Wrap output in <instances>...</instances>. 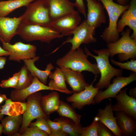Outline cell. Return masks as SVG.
<instances>
[{"label": "cell", "mask_w": 136, "mask_h": 136, "mask_svg": "<svg viewBox=\"0 0 136 136\" xmlns=\"http://www.w3.org/2000/svg\"><path fill=\"white\" fill-rule=\"evenodd\" d=\"M59 122L62 130L71 136H80L83 127L80 124L75 123L71 119L65 117L55 119Z\"/></svg>", "instance_id": "83f0119b"}, {"label": "cell", "mask_w": 136, "mask_h": 136, "mask_svg": "<svg viewBox=\"0 0 136 136\" xmlns=\"http://www.w3.org/2000/svg\"><path fill=\"white\" fill-rule=\"evenodd\" d=\"M87 13L86 20L87 23L95 29L100 26L106 21L103 4L96 0H86Z\"/></svg>", "instance_id": "4fadbf2b"}, {"label": "cell", "mask_w": 136, "mask_h": 136, "mask_svg": "<svg viewBox=\"0 0 136 136\" xmlns=\"http://www.w3.org/2000/svg\"><path fill=\"white\" fill-rule=\"evenodd\" d=\"M3 127L2 124H0V135L3 132Z\"/></svg>", "instance_id": "ee69618b"}, {"label": "cell", "mask_w": 136, "mask_h": 136, "mask_svg": "<svg viewBox=\"0 0 136 136\" xmlns=\"http://www.w3.org/2000/svg\"><path fill=\"white\" fill-rule=\"evenodd\" d=\"M127 26L133 31L130 36L131 38L136 40V18L126 10L122 13L121 18L117 22V29L118 32L119 33L122 32L125 27Z\"/></svg>", "instance_id": "4316f807"}, {"label": "cell", "mask_w": 136, "mask_h": 136, "mask_svg": "<svg viewBox=\"0 0 136 136\" xmlns=\"http://www.w3.org/2000/svg\"></svg>", "instance_id": "bcb514c9"}, {"label": "cell", "mask_w": 136, "mask_h": 136, "mask_svg": "<svg viewBox=\"0 0 136 136\" xmlns=\"http://www.w3.org/2000/svg\"><path fill=\"white\" fill-rule=\"evenodd\" d=\"M1 109L2 106H0V121L3 118L4 116L3 115H2L1 114Z\"/></svg>", "instance_id": "f6af8a7d"}, {"label": "cell", "mask_w": 136, "mask_h": 136, "mask_svg": "<svg viewBox=\"0 0 136 136\" xmlns=\"http://www.w3.org/2000/svg\"><path fill=\"white\" fill-rule=\"evenodd\" d=\"M26 7L25 11L21 15L22 21L49 27L52 20L47 0H36Z\"/></svg>", "instance_id": "8992f818"}, {"label": "cell", "mask_w": 136, "mask_h": 136, "mask_svg": "<svg viewBox=\"0 0 136 136\" xmlns=\"http://www.w3.org/2000/svg\"><path fill=\"white\" fill-rule=\"evenodd\" d=\"M52 21L75 10L74 3L69 0H47Z\"/></svg>", "instance_id": "ac0fdd59"}, {"label": "cell", "mask_w": 136, "mask_h": 136, "mask_svg": "<svg viewBox=\"0 0 136 136\" xmlns=\"http://www.w3.org/2000/svg\"><path fill=\"white\" fill-rule=\"evenodd\" d=\"M9 56V54L8 52L0 46V56Z\"/></svg>", "instance_id": "60d3db41"}, {"label": "cell", "mask_w": 136, "mask_h": 136, "mask_svg": "<svg viewBox=\"0 0 136 136\" xmlns=\"http://www.w3.org/2000/svg\"><path fill=\"white\" fill-rule=\"evenodd\" d=\"M41 93L38 92L28 96L26 108L23 114V121L21 126L22 131L28 127L32 121L40 117H44L47 119L48 116L44 112L42 108L41 99Z\"/></svg>", "instance_id": "ba28073f"}, {"label": "cell", "mask_w": 136, "mask_h": 136, "mask_svg": "<svg viewBox=\"0 0 136 136\" xmlns=\"http://www.w3.org/2000/svg\"><path fill=\"white\" fill-rule=\"evenodd\" d=\"M22 20L21 15L18 17H0V40L10 43L16 35L18 27Z\"/></svg>", "instance_id": "9a60e30c"}, {"label": "cell", "mask_w": 136, "mask_h": 136, "mask_svg": "<svg viewBox=\"0 0 136 136\" xmlns=\"http://www.w3.org/2000/svg\"><path fill=\"white\" fill-rule=\"evenodd\" d=\"M16 35L27 41H39L48 43L55 39L63 37L60 32L51 27L22 21L18 27Z\"/></svg>", "instance_id": "3957f363"}, {"label": "cell", "mask_w": 136, "mask_h": 136, "mask_svg": "<svg viewBox=\"0 0 136 136\" xmlns=\"http://www.w3.org/2000/svg\"><path fill=\"white\" fill-rule=\"evenodd\" d=\"M3 127V133L6 134H15L22 126L23 116H8L1 120Z\"/></svg>", "instance_id": "d4e9b609"}, {"label": "cell", "mask_w": 136, "mask_h": 136, "mask_svg": "<svg viewBox=\"0 0 136 136\" xmlns=\"http://www.w3.org/2000/svg\"><path fill=\"white\" fill-rule=\"evenodd\" d=\"M130 96L136 99V87L130 89L129 92Z\"/></svg>", "instance_id": "ab89813d"}, {"label": "cell", "mask_w": 136, "mask_h": 136, "mask_svg": "<svg viewBox=\"0 0 136 136\" xmlns=\"http://www.w3.org/2000/svg\"><path fill=\"white\" fill-rule=\"evenodd\" d=\"M84 51L87 55L95 59L100 74V79L95 87L99 89L107 88L110 84L111 81L113 77L122 76V69L115 68L110 64L109 60L110 53L108 48L92 50L97 55L92 54L85 46Z\"/></svg>", "instance_id": "6da1fadb"}, {"label": "cell", "mask_w": 136, "mask_h": 136, "mask_svg": "<svg viewBox=\"0 0 136 136\" xmlns=\"http://www.w3.org/2000/svg\"><path fill=\"white\" fill-rule=\"evenodd\" d=\"M49 90H54L41 82L37 77H34L31 84L27 87L21 90L15 89L11 92V99L13 101H22L30 95L39 91Z\"/></svg>", "instance_id": "2e32d148"}, {"label": "cell", "mask_w": 136, "mask_h": 136, "mask_svg": "<svg viewBox=\"0 0 136 136\" xmlns=\"http://www.w3.org/2000/svg\"><path fill=\"white\" fill-rule=\"evenodd\" d=\"M115 117L118 126L122 132V135H136V119L120 111L116 112Z\"/></svg>", "instance_id": "ffe728a7"}, {"label": "cell", "mask_w": 136, "mask_h": 136, "mask_svg": "<svg viewBox=\"0 0 136 136\" xmlns=\"http://www.w3.org/2000/svg\"><path fill=\"white\" fill-rule=\"evenodd\" d=\"M128 0H116L118 4L121 5H125Z\"/></svg>", "instance_id": "7bdbcfd3"}, {"label": "cell", "mask_w": 136, "mask_h": 136, "mask_svg": "<svg viewBox=\"0 0 136 136\" xmlns=\"http://www.w3.org/2000/svg\"><path fill=\"white\" fill-rule=\"evenodd\" d=\"M51 80L48 86L54 90L59 91L66 94H71L73 93L67 88L65 83L64 75L60 67L56 68L53 72H52L48 77Z\"/></svg>", "instance_id": "7402d4cb"}, {"label": "cell", "mask_w": 136, "mask_h": 136, "mask_svg": "<svg viewBox=\"0 0 136 136\" xmlns=\"http://www.w3.org/2000/svg\"><path fill=\"white\" fill-rule=\"evenodd\" d=\"M61 69L65 81L72 88L73 93L81 92L90 84L86 82L84 75L81 72L69 68Z\"/></svg>", "instance_id": "d6986e66"}, {"label": "cell", "mask_w": 136, "mask_h": 136, "mask_svg": "<svg viewBox=\"0 0 136 136\" xmlns=\"http://www.w3.org/2000/svg\"><path fill=\"white\" fill-rule=\"evenodd\" d=\"M95 29L87 23L86 19L84 20L73 32V37L68 38L52 53L66 43H70L71 44L70 50L73 51L79 48L82 44H88L96 42L97 39L94 37Z\"/></svg>", "instance_id": "52a82bcc"}, {"label": "cell", "mask_w": 136, "mask_h": 136, "mask_svg": "<svg viewBox=\"0 0 136 136\" xmlns=\"http://www.w3.org/2000/svg\"><path fill=\"white\" fill-rule=\"evenodd\" d=\"M60 100L59 93L55 91L42 96L41 104L44 113L49 115L53 112L57 111L59 106Z\"/></svg>", "instance_id": "603a6c76"}, {"label": "cell", "mask_w": 136, "mask_h": 136, "mask_svg": "<svg viewBox=\"0 0 136 136\" xmlns=\"http://www.w3.org/2000/svg\"><path fill=\"white\" fill-rule=\"evenodd\" d=\"M122 37L116 42L108 43L110 56L112 57L118 54L119 61L123 62L129 59H135L136 40L131 39L130 36V29L127 28L122 32Z\"/></svg>", "instance_id": "5b68a950"}, {"label": "cell", "mask_w": 136, "mask_h": 136, "mask_svg": "<svg viewBox=\"0 0 136 136\" xmlns=\"http://www.w3.org/2000/svg\"><path fill=\"white\" fill-rule=\"evenodd\" d=\"M57 111L60 116L69 118L76 124H80L81 116L77 113L72 107L65 102L60 100Z\"/></svg>", "instance_id": "f1b7e54d"}, {"label": "cell", "mask_w": 136, "mask_h": 136, "mask_svg": "<svg viewBox=\"0 0 136 136\" xmlns=\"http://www.w3.org/2000/svg\"><path fill=\"white\" fill-rule=\"evenodd\" d=\"M39 56H36L33 58L24 59L23 61L25 65L32 75L37 77L39 80L44 84L47 83L49 76L51 73V71L54 67L51 63L48 64L45 70L38 69L35 64V62L39 59Z\"/></svg>", "instance_id": "44dd1931"}, {"label": "cell", "mask_w": 136, "mask_h": 136, "mask_svg": "<svg viewBox=\"0 0 136 136\" xmlns=\"http://www.w3.org/2000/svg\"><path fill=\"white\" fill-rule=\"evenodd\" d=\"M7 60L6 57L0 56V69H2L4 68Z\"/></svg>", "instance_id": "f35d334b"}, {"label": "cell", "mask_w": 136, "mask_h": 136, "mask_svg": "<svg viewBox=\"0 0 136 136\" xmlns=\"http://www.w3.org/2000/svg\"><path fill=\"white\" fill-rule=\"evenodd\" d=\"M97 77L95 76L91 83L86 86L83 90L79 92L73 93L72 95L66 98V100L71 103L74 109H81L85 105L95 104L94 98L99 89L93 86Z\"/></svg>", "instance_id": "7c38bea8"}, {"label": "cell", "mask_w": 136, "mask_h": 136, "mask_svg": "<svg viewBox=\"0 0 136 136\" xmlns=\"http://www.w3.org/2000/svg\"><path fill=\"white\" fill-rule=\"evenodd\" d=\"M100 2L107 12L109 17L108 26L104 30L101 36L107 43L114 42L119 39L117 27L120 16L128 8L129 5H121L113 0H97Z\"/></svg>", "instance_id": "277c9868"}, {"label": "cell", "mask_w": 136, "mask_h": 136, "mask_svg": "<svg viewBox=\"0 0 136 136\" xmlns=\"http://www.w3.org/2000/svg\"><path fill=\"white\" fill-rule=\"evenodd\" d=\"M88 55L80 47L73 51L70 50L56 61L60 68H69L75 71L91 72L97 77L100 74L97 64L91 63L88 59Z\"/></svg>", "instance_id": "7a4b0ae2"}, {"label": "cell", "mask_w": 136, "mask_h": 136, "mask_svg": "<svg viewBox=\"0 0 136 136\" xmlns=\"http://www.w3.org/2000/svg\"><path fill=\"white\" fill-rule=\"evenodd\" d=\"M98 136H114L112 132L104 124L98 121L97 126Z\"/></svg>", "instance_id": "8d00e7d4"}, {"label": "cell", "mask_w": 136, "mask_h": 136, "mask_svg": "<svg viewBox=\"0 0 136 136\" xmlns=\"http://www.w3.org/2000/svg\"><path fill=\"white\" fill-rule=\"evenodd\" d=\"M110 61L114 65L118 66L122 69H125L136 73V60L131 59L130 61L122 63L115 60L112 58Z\"/></svg>", "instance_id": "836d02e7"}, {"label": "cell", "mask_w": 136, "mask_h": 136, "mask_svg": "<svg viewBox=\"0 0 136 136\" xmlns=\"http://www.w3.org/2000/svg\"><path fill=\"white\" fill-rule=\"evenodd\" d=\"M7 99L5 94H0V104L4 101H5Z\"/></svg>", "instance_id": "b9f144b4"}, {"label": "cell", "mask_w": 136, "mask_h": 136, "mask_svg": "<svg viewBox=\"0 0 136 136\" xmlns=\"http://www.w3.org/2000/svg\"><path fill=\"white\" fill-rule=\"evenodd\" d=\"M47 121L51 130V133L49 136H53L63 131L61 124L58 121H53L48 118L47 119Z\"/></svg>", "instance_id": "d590c367"}, {"label": "cell", "mask_w": 136, "mask_h": 136, "mask_svg": "<svg viewBox=\"0 0 136 136\" xmlns=\"http://www.w3.org/2000/svg\"><path fill=\"white\" fill-rule=\"evenodd\" d=\"M127 88L121 90L115 97L117 100L112 106L113 111H121L133 118L136 119V99L129 96L127 93Z\"/></svg>", "instance_id": "5bb4252c"}, {"label": "cell", "mask_w": 136, "mask_h": 136, "mask_svg": "<svg viewBox=\"0 0 136 136\" xmlns=\"http://www.w3.org/2000/svg\"><path fill=\"white\" fill-rule=\"evenodd\" d=\"M19 71L14 74L12 77L8 79L2 80L0 83V86L3 88H12L15 89L18 83Z\"/></svg>", "instance_id": "e575fe53"}, {"label": "cell", "mask_w": 136, "mask_h": 136, "mask_svg": "<svg viewBox=\"0 0 136 136\" xmlns=\"http://www.w3.org/2000/svg\"><path fill=\"white\" fill-rule=\"evenodd\" d=\"M74 4L75 7L77 8L78 11L82 14L86 18V10L83 0H75Z\"/></svg>", "instance_id": "74e56055"}, {"label": "cell", "mask_w": 136, "mask_h": 136, "mask_svg": "<svg viewBox=\"0 0 136 136\" xmlns=\"http://www.w3.org/2000/svg\"><path fill=\"white\" fill-rule=\"evenodd\" d=\"M47 119L42 117L38 118L36 119L35 122H31L28 126L36 127L46 132L49 135L51 133V130L47 122Z\"/></svg>", "instance_id": "d6a6232c"}, {"label": "cell", "mask_w": 136, "mask_h": 136, "mask_svg": "<svg viewBox=\"0 0 136 136\" xmlns=\"http://www.w3.org/2000/svg\"><path fill=\"white\" fill-rule=\"evenodd\" d=\"M111 102L106 105L104 109H99L96 117L98 121L106 126L114 135L121 136L122 132L117 124L116 118L114 115Z\"/></svg>", "instance_id": "e0dca14e"}, {"label": "cell", "mask_w": 136, "mask_h": 136, "mask_svg": "<svg viewBox=\"0 0 136 136\" xmlns=\"http://www.w3.org/2000/svg\"><path fill=\"white\" fill-rule=\"evenodd\" d=\"M136 80V73L133 72L127 77L117 76L113 79L112 83L106 90H98L94 98L95 103H99L109 98H115L122 88Z\"/></svg>", "instance_id": "8fae6325"}, {"label": "cell", "mask_w": 136, "mask_h": 136, "mask_svg": "<svg viewBox=\"0 0 136 136\" xmlns=\"http://www.w3.org/2000/svg\"><path fill=\"white\" fill-rule=\"evenodd\" d=\"M27 103L14 101L7 98L4 105L2 106L1 114L8 116H15L22 115L25 110Z\"/></svg>", "instance_id": "cb8c5ba5"}, {"label": "cell", "mask_w": 136, "mask_h": 136, "mask_svg": "<svg viewBox=\"0 0 136 136\" xmlns=\"http://www.w3.org/2000/svg\"><path fill=\"white\" fill-rule=\"evenodd\" d=\"M21 134H14L21 136H47L49 134L46 132L41 130L33 126L28 127L23 130Z\"/></svg>", "instance_id": "1f68e13d"}, {"label": "cell", "mask_w": 136, "mask_h": 136, "mask_svg": "<svg viewBox=\"0 0 136 136\" xmlns=\"http://www.w3.org/2000/svg\"><path fill=\"white\" fill-rule=\"evenodd\" d=\"M17 85L15 89L21 90L30 85L32 83L34 77L25 65L21 68Z\"/></svg>", "instance_id": "f546056e"}, {"label": "cell", "mask_w": 136, "mask_h": 136, "mask_svg": "<svg viewBox=\"0 0 136 136\" xmlns=\"http://www.w3.org/2000/svg\"><path fill=\"white\" fill-rule=\"evenodd\" d=\"M3 49L9 53V60L20 62L24 59H29L36 56L37 48L35 46L18 42L13 45L1 42Z\"/></svg>", "instance_id": "9c48e42d"}, {"label": "cell", "mask_w": 136, "mask_h": 136, "mask_svg": "<svg viewBox=\"0 0 136 136\" xmlns=\"http://www.w3.org/2000/svg\"><path fill=\"white\" fill-rule=\"evenodd\" d=\"M98 121L97 117H95L90 125L83 127L80 136H98L97 128Z\"/></svg>", "instance_id": "4dcf8cb0"}, {"label": "cell", "mask_w": 136, "mask_h": 136, "mask_svg": "<svg viewBox=\"0 0 136 136\" xmlns=\"http://www.w3.org/2000/svg\"><path fill=\"white\" fill-rule=\"evenodd\" d=\"M79 12L75 10L52 20L49 27L60 32L63 36L71 35L81 23Z\"/></svg>", "instance_id": "30bf717a"}, {"label": "cell", "mask_w": 136, "mask_h": 136, "mask_svg": "<svg viewBox=\"0 0 136 136\" xmlns=\"http://www.w3.org/2000/svg\"><path fill=\"white\" fill-rule=\"evenodd\" d=\"M36 0H9L0 1V17H6L14 10L26 7Z\"/></svg>", "instance_id": "484cf974"}]
</instances>
